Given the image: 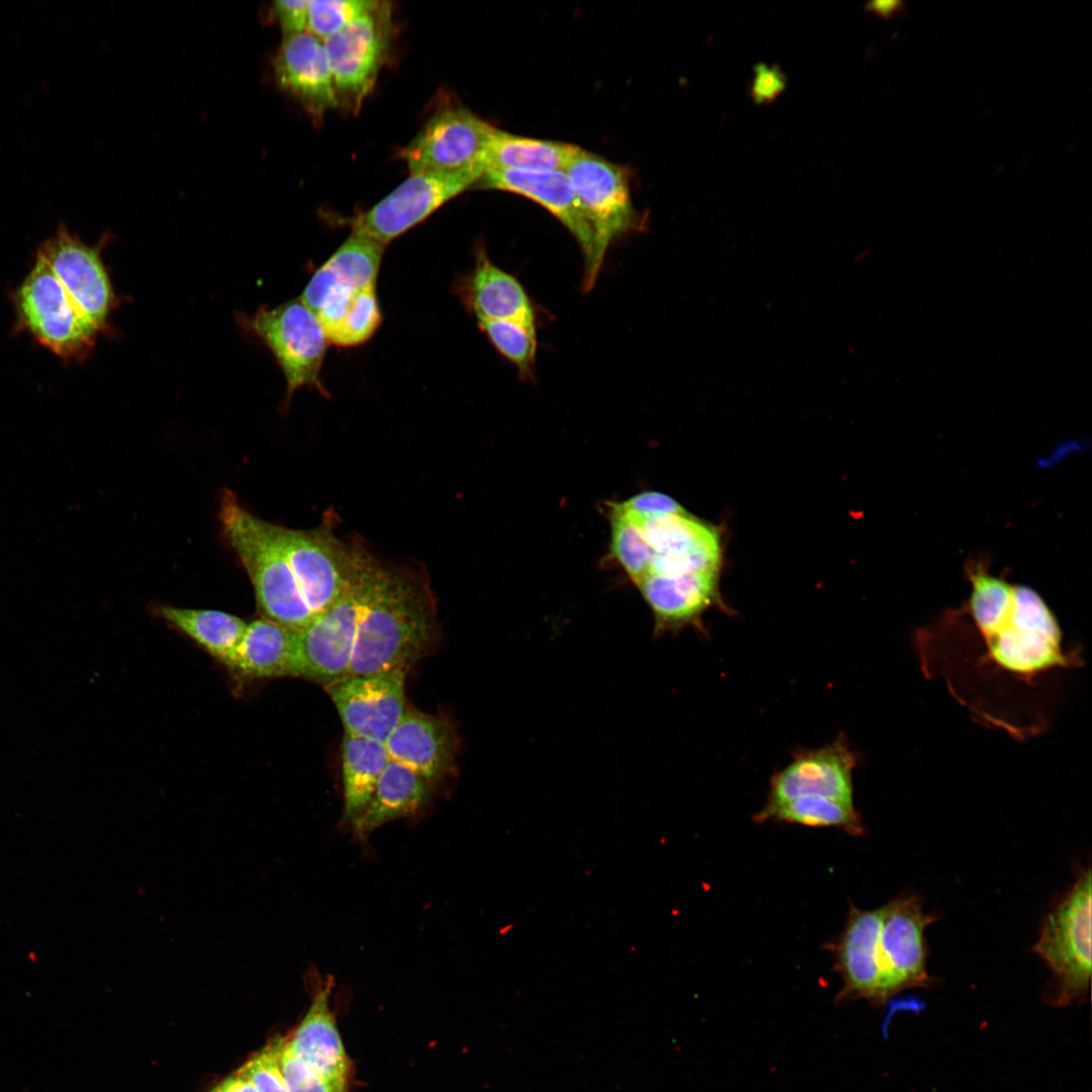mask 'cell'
Instances as JSON below:
<instances>
[{
	"mask_svg": "<svg viewBox=\"0 0 1092 1092\" xmlns=\"http://www.w3.org/2000/svg\"><path fill=\"white\" fill-rule=\"evenodd\" d=\"M157 615L226 665L247 628V623L241 618L216 610L159 606Z\"/></svg>",
	"mask_w": 1092,
	"mask_h": 1092,
	"instance_id": "obj_29",
	"label": "cell"
},
{
	"mask_svg": "<svg viewBox=\"0 0 1092 1092\" xmlns=\"http://www.w3.org/2000/svg\"><path fill=\"white\" fill-rule=\"evenodd\" d=\"M788 79L777 65L756 64L749 88V96L755 104L771 103L786 89Z\"/></svg>",
	"mask_w": 1092,
	"mask_h": 1092,
	"instance_id": "obj_36",
	"label": "cell"
},
{
	"mask_svg": "<svg viewBox=\"0 0 1092 1092\" xmlns=\"http://www.w3.org/2000/svg\"><path fill=\"white\" fill-rule=\"evenodd\" d=\"M360 592L353 572L334 605L300 631L298 676L325 685L349 674L358 622Z\"/></svg>",
	"mask_w": 1092,
	"mask_h": 1092,
	"instance_id": "obj_15",
	"label": "cell"
},
{
	"mask_svg": "<svg viewBox=\"0 0 1092 1092\" xmlns=\"http://www.w3.org/2000/svg\"><path fill=\"white\" fill-rule=\"evenodd\" d=\"M331 985H325L288 1039L292 1053L327 1080L349 1086L351 1062L338 1031L329 999Z\"/></svg>",
	"mask_w": 1092,
	"mask_h": 1092,
	"instance_id": "obj_23",
	"label": "cell"
},
{
	"mask_svg": "<svg viewBox=\"0 0 1092 1092\" xmlns=\"http://www.w3.org/2000/svg\"><path fill=\"white\" fill-rule=\"evenodd\" d=\"M479 328L494 348L519 373L527 377L532 373L537 351L535 324L517 320H481Z\"/></svg>",
	"mask_w": 1092,
	"mask_h": 1092,
	"instance_id": "obj_32",
	"label": "cell"
},
{
	"mask_svg": "<svg viewBox=\"0 0 1092 1092\" xmlns=\"http://www.w3.org/2000/svg\"><path fill=\"white\" fill-rule=\"evenodd\" d=\"M219 520L226 541L253 584L264 618L300 631L314 618L274 539L270 523L248 512L236 494H220Z\"/></svg>",
	"mask_w": 1092,
	"mask_h": 1092,
	"instance_id": "obj_3",
	"label": "cell"
},
{
	"mask_svg": "<svg viewBox=\"0 0 1092 1092\" xmlns=\"http://www.w3.org/2000/svg\"><path fill=\"white\" fill-rule=\"evenodd\" d=\"M210 1092H258L255 1085L240 1072L229 1076Z\"/></svg>",
	"mask_w": 1092,
	"mask_h": 1092,
	"instance_id": "obj_39",
	"label": "cell"
},
{
	"mask_svg": "<svg viewBox=\"0 0 1092 1092\" xmlns=\"http://www.w3.org/2000/svg\"><path fill=\"white\" fill-rule=\"evenodd\" d=\"M579 151V147L570 144L521 136L495 128L480 163L485 171H564Z\"/></svg>",
	"mask_w": 1092,
	"mask_h": 1092,
	"instance_id": "obj_27",
	"label": "cell"
},
{
	"mask_svg": "<svg viewBox=\"0 0 1092 1092\" xmlns=\"http://www.w3.org/2000/svg\"><path fill=\"white\" fill-rule=\"evenodd\" d=\"M353 572L360 600L349 674L407 672L434 634L428 587L418 575L384 565L356 546Z\"/></svg>",
	"mask_w": 1092,
	"mask_h": 1092,
	"instance_id": "obj_2",
	"label": "cell"
},
{
	"mask_svg": "<svg viewBox=\"0 0 1092 1092\" xmlns=\"http://www.w3.org/2000/svg\"><path fill=\"white\" fill-rule=\"evenodd\" d=\"M309 0H279L272 3L269 16L280 26L283 37L307 31Z\"/></svg>",
	"mask_w": 1092,
	"mask_h": 1092,
	"instance_id": "obj_38",
	"label": "cell"
},
{
	"mask_svg": "<svg viewBox=\"0 0 1092 1092\" xmlns=\"http://www.w3.org/2000/svg\"><path fill=\"white\" fill-rule=\"evenodd\" d=\"M719 570L682 574L649 572L637 583L654 619V633L665 634L694 628L705 634L703 615L722 605Z\"/></svg>",
	"mask_w": 1092,
	"mask_h": 1092,
	"instance_id": "obj_19",
	"label": "cell"
},
{
	"mask_svg": "<svg viewBox=\"0 0 1092 1092\" xmlns=\"http://www.w3.org/2000/svg\"><path fill=\"white\" fill-rule=\"evenodd\" d=\"M36 256L52 269L96 331H104L115 295L99 249L86 245L62 224L40 245Z\"/></svg>",
	"mask_w": 1092,
	"mask_h": 1092,
	"instance_id": "obj_12",
	"label": "cell"
},
{
	"mask_svg": "<svg viewBox=\"0 0 1092 1092\" xmlns=\"http://www.w3.org/2000/svg\"><path fill=\"white\" fill-rule=\"evenodd\" d=\"M476 184L485 189H497L527 197L559 219L575 237L582 250L584 289L594 286L602 264L597 257L593 232L564 171L486 170Z\"/></svg>",
	"mask_w": 1092,
	"mask_h": 1092,
	"instance_id": "obj_16",
	"label": "cell"
},
{
	"mask_svg": "<svg viewBox=\"0 0 1092 1092\" xmlns=\"http://www.w3.org/2000/svg\"><path fill=\"white\" fill-rule=\"evenodd\" d=\"M391 7L386 1L326 38L338 106L356 112L373 90L389 51Z\"/></svg>",
	"mask_w": 1092,
	"mask_h": 1092,
	"instance_id": "obj_6",
	"label": "cell"
},
{
	"mask_svg": "<svg viewBox=\"0 0 1092 1092\" xmlns=\"http://www.w3.org/2000/svg\"><path fill=\"white\" fill-rule=\"evenodd\" d=\"M856 763V753L844 736L817 748L797 751L770 779L766 802L755 819L804 796L853 803L852 772Z\"/></svg>",
	"mask_w": 1092,
	"mask_h": 1092,
	"instance_id": "obj_14",
	"label": "cell"
},
{
	"mask_svg": "<svg viewBox=\"0 0 1092 1092\" xmlns=\"http://www.w3.org/2000/svg\"><path fill=\"white\" fill-rule=\"evenodd\" d=\"M494 129L462 105H445L400 154L411 174L458 171L480 163Z\"/></svg>",
	"mask_w": 1092,
	"mask_h": 1092,
	"instance_id": "obj_11",
	"label": "cell"
},
{
	"mask_svg": "<svg viewBox=\"0 0 1092 1092\" xmlns=\"http://www.w3.org/2000/svg\"><path fill=\"white\" fill-rule=\"evenodd\" d=\"M14 301L19 325L63 360H79L94 345L98 332L38 256Z\"/></svg>",
	"mask_w": 1092,
	"mask_h": 1092,
	"instance_id": "obj_5",
	"label": "cell"
},
{
	"mask_svg": "<svg viewBox=\"0 0 1092 1092\" xmlns=\"http://www.w3.org/2000/svg\"><path fill=\"white\" fill-rule=\"evenodd\" d=\"M971 594L915 632L923 674L939 679L980 724L1018 740L1042 733L1050 722L1045 692L1060 672L1083 665L1068 647L1042 598L1012 585L980 562L967 565Z\"/></svg>",
	"mask_w": 1092,
	"mask_h": 1092,
	"instance_id": "obj_1",
	"label": "cell"
},
{
	"mask_svg": "<svg viewBox=\"0 0 1092 1092\" xmlns=\"http://www.w3.org/2000/svg\"><path fill=\"white\" fill-rule=\"evenodd\" d=\"M611 520L612 552L636 584L649 572L653 551L638 520L632 514L614 505Z\"/></svg>",
	"mask_w": 1092,
	"mask_h": 1092,
	"instance_id": "obj_31",
	"label": "cell"
},
{
	"mask_svg": "<svg viewBox=\"0 0 1092 1092\" xmlns=\"http://www.w3.org/2000/svg\"><path fill=\"white\" fill-rule=\"evenodd\" d=\"M1091 875L1090 867L1081 870L1069 889L1054 901L1032 946L1052 974L1044 998L1055 1007L1084 1002L1090 987Z\"/></svg>",
	"mask_w": 1092,
	"mask_h": 1092,
	"instance_id": "obj_4",
	"label": "cell"
},
{
	"mask_svg": "<svg viewBox=\"0 0 1092 1092\" xmlns=\"http://www.w3.org/2000/svg\"><path fill=\"white\" fill-rule=\"evenodd\" d=\"M279 1062L289 1092H348V1087L327 1080L299 1060L292 1053L288 1038L282 1045Z\"/></svg>",
	"mask_w": 1092,
	"mask_h": 1092,
	"instance_id": "obj_35",
	"label": "cell"
},
{
	"mask_svg": "<svg viewBox=\"0 0 1092 1092\" xmlns=\"http://www.w3.org/2000/svg\"><path fill=\"white\" fill-rule=\"evenodd\" d=\"M430 796V784L408 767L389 759L374 794L354 822L356 833L366 835L381 825L415 813Z\"/></svg>",
	"mask_w": 1092,
	"mask_h": 1092,
	"instance_id": "obj_26",
	"label": "cell"
},
{
	"mask_svg": "<svg viewBox=\"0 0 1092 1092\" xmlns=\"http://www.w3.org/2000/svg\"><path fill=\"white\" fill-rule=\"evenodd\" d=\"M385 245L356 232L313 274L300 300L327 315L345 306L362 289L375 285Z\"/></svg>",
	"mask_w": 1092,
	"mask_h": 1092,
	"instance_id": "obj_18",
	"label": "cell"
},
{
	"mask_svg": "<svg viewBox=\"0 0 1092 1092\" xmlns=\"http://www.w3.org/2000/svg\"><path fill=\"white\" fill-rule=\"evenodd\" d=\"M632 515L653 551L649 572L682 574L719 570L721 543L714 527L690 517L687 512L646 518Z\"/></svg>",
	"mask_w": 1092,
	"mask_h": 1092,
	"instance_id": "obj_17",
	"label": "cell"
},
{
	"mask_svg": "<svg viewBox=\"0 0 1092 1092\" xmlns=\"http://www.w3.org/2000/svg\"><path fill=\"white\" fill-rule=\"evenodd\" d=\"M277 86L320 121L338 106L324 41L308 31L283 37L274 59Z\"/></svg>",
	"mask_w": 1092,
	"mask_h": 1092,
	"instance_id": "obj_20",
	"label": "cell"
},
{
	"mask_svg": "<svg viewBox=\"0 0 1092 1092\" xmlns=\"http://www.w3.org/2000/svg\"><path fill=\"white\" fill-rule=\"evenodd\" d=\"M389 758L424 779L440 781L452 767L455 736L446 720L419 711H406L384 743Z\"/></svg>",
	"mask_w": 1092,
	"mask_h": 1092,
	"instance_id": "obj_21",
	"label": "cell"
},
{
	"mask_svg": "<svg viewBox=\"0 0 1092 1092\" xmlns=\"http://www.w3.org/2000/svg\"><path fill=\"white\" fill-rule=\"evenodd\" d=\"M285 1038L275 1037L239 1070L258 1092H289L280 1067V1053Z\"/></svg>",
	"mask_w": 1092,
	"mask_h": 1092,
	"instance_id": "obj_34",
	"label": "cell"
},
{
	"mask_svg": "<svg viewBox=\"0 0 1092 1092\" xmlns=\"http://www.w3.org/2000/svg\"><path fill=\"white\" fill-rule=\"evenodd\" d=\"M228 665L251 678L298 676L297 631L266 618L257 619L247 624Z\"/></svg>",
	"mask_w": 1092,
	"mask_h": 1092,
	"instance_id": "obj_24",
	"label": "cell"
},
{
	"mask_svg": "<svg viewBox=\"0 0 1092 1092\" xmlns=\"http://www.w3.org/2000/svg\"><path fill=\"white\" fill-rule=\"evenodd\" d=\"M247 324L280 366L287 399L303 386L324 392L320 373L329 341L317 317L300 299L261 307Z\"/></svg>",
	"mask_w": 1092,
	"mask_h": 1092,
	"instance_id": "obj_9",
	"label": "cell"
},
{
	"mask_svg": "<svg viewBox=\"0 0 1092 1092\" xmlns=\"http://www.w3.org/2000/svg\"><path fill=\"white\" fill-rule=\"evenodd\" d=\"M617 506L642 518L686 513L673 498L655 491L636 494Z\"/></svg>",
	"mask_w": 1092,
	"mask_h": 1092,
	"instance_id": "obj_37",
	"label": "cell"
},
{
	"mask_svg": "<svg viewBox=\"0 0 1092 1092\" xmlns=\"http://www.w3.org/2000/svg\"><path fill=\"white\" fill-rule=\"evenodd\" d=\"M882 906L873 910L851 907L836 944L837 968L843 981L839 994L844 999H866L883 1005L877 942L882 922Z\"/></svg>",
	"mask_w": 1092,
	"mask_h": 1092,
	"instance_id": "obj_22",
	"label": "cell"
},
{
	"mask_svg": "<svg viewBox=\"0 0 1092 1092\" xmlns=\"http://www.w3.org/2000/svg\"><path fill=\"white\" fill-rule=\"evenodd\" d=\"M389 759L384 743L345 733L342 742L345 819L354 823L363 814Z\"/></svg>",
	"mask_w": 1092,
	"mask_h": 1092,
	"instance_id": "obj_28",
	"label": "cell"
},
{
	"mask_svg": "<svg viewBox=\"0 0 1092 1092\" xmlns=\"http://www.w3.org/2000/svg\"><path fill=\"white\" fill-rule=\"evenodd\" d=\"M378 4L377 0H309L307 31L325 40Z\"/></svg>",
	"mask_w": 1092,
	"mask_h": 1092,
	"instance_id": "obj_33",
	"label": "cell"
},
{
	"mask_svg": "<svg viewBox=\"0 0 1092 1092\" xmlns=\"http://www.w3.org/2000/svg\"><path fill=\"white\" fill-rule=\"evenodd\" d=\"M405 674H348L325 685L345 733L385 743L405 712Z\"/></svg>",
	"mask_w": 1092,
	"mask_h": 1092,
	"instance_id": "obj_13",
	"label": "cell"
},
{
	"mask_svg": "<svg viewBox=\"0 0 1092 1092\" xmlns=\"http://www.w3.org/2000/svg\"><path fill=\"white\" fill-rule=\"evenodd\" d=\"M775 819L811 827H838L850 834L863 832L860 816L853 806L836 799L804 796L788 801L757 820Z\"/></svg>",
	"mask_w": 1092,
	"mask_h": 1092,
	"instance_id": "obj_30",
	"label": "cell"
},
{
	"mask_svg": "<svg viewBox=\"0 0 1092 1092\" xmlns=\"http://www.w3.org/2000/svg\"><path fill=\"white\" fill-rule=\"evenodd\" d=\"M567 174L580 209L593 232L598 260L603 264L609 246L636 226L626 170L582 149L568 164Z\"/></svg>",
	"mask_w": 1092,
	"mask_h": 1092,
	"instance_id": "obj_10",
	"label": "cell"
},
{
	"mask_svg": "<svg viewBox=\"0 0 1092 1092\" xmlns=\"http://www.w3.org/2000/svg\"><path fill=\"white\" fill-rule=\"evenodd\" d=\"M467 298L478 321L517 320L535 324L531 300L519 280L480 251L469 277Z\"/></svg>",
	"mask_w": 1092,
	"mask_h": 1092,
	"instance_id": "obj_25",
	"label": "cell"
},
{
	"mask_svg": "<svg viewBox=\"0 0 1092 1092\" xmlns=\"http://www.w3.org/2000/svg\"><path fill=\"white\" fill-rule=\"evenodd\" d=\"M484 171L482 164L476 163L454 172L411 174L371 208L353 217V232L386 246L476 184Z\"/></svg>",
	"mask_w": 1092,
	"mask_h": 1092,
	"instance_id": "obj_8",
	"label": "cell"
},
{
	"mask_svg": "<svg viewBox=\"0 0 1092 1092\" xmlns=\"http://www.w3.org/2000/svg\"><path fill=\"white\" fill-rule=\"evenodd\" d=\"M882 909L877 958L885 1004L909 989L931 986L925 929L938 916L925 912L921 897L911 892L889 901Z\"/></svg>",
	"mask_w": 1092,
	"mask_h": 1092,
	"instance_id": "obj_7",
	"label": "cell"
}]
</instances>
